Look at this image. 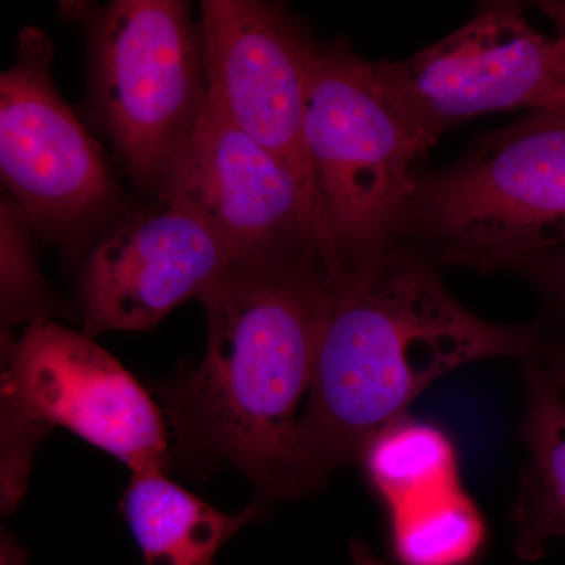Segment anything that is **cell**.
<instances>
[{
  "instance_id": "obj_1",
  "label": "cell",
  "mask_w": 565,
  "mask_h": 565,
  "mask_svg": "<svg viewBox=\"0 0 565 565\" xmlns=\"http://www.w3.org/2000/svg\"><path fill=\"white\" fill-rule=\"evenodd\" d=\"M537 326L479 318L446 289L429 259L394 245L329 273L313 384L297 424V492L322 484L435 381L497 356L537 359Z\"/></svg>"
},
{
  "instance_id": "obj_2",
  "label": "cell",
  "mask_w": 565,
  "mask_h": 565,
  "mask_svg": "<svg viewBox=\"0 0 565 565\" xmlns=\"http://www.w3.org/2000/svg\"><path fill=\"white\" fill-rule=\"evenodd\" d=\"M200 300L202 363L159 388L178 452L203 467L233 465L270 500L299 494L297 424L329 302L322 256L236 262Z\"/></svg>"
},
{
  "instance_id": "obj_3",
  "label": "cell",
  "mask_w": 565,
  "mask_h": 565,
  "mask_svg": "<svg viewBox=\"0 0 565 565\" xmlns=\"http://www.w3.org/2000/svg\"><path fill=\"white\" fill-rule=\"evenodd\" d=\"M397 239L430 263L497 273L565 247V117L534 110L419 181Z\"/></svg>"
},
{
  "instance_id": "obj_4",
  "label": "cell",
  "mask_w": 565,
  "mask_h": 565,
  "mask_svg": "<svg viewBox=\"0 0 565 565\" xmlns=\"http://www.w3.org/2000/svg\"><path fill=\"white\" fill-rule=\"evenodd\" d=\"M303 139L338 266L397 245L423 178L419 163L434 143L390 102L373 63L343 41L311 58Z\"/></svg>"
},
{
  "instance_id": "obj_5",
  "label": "cell",
  "mask_w": 565,
  "mask_h": 565,
  "mask_svg": "<svg viewBox=\"0 0 565 565\" xmlns=\"http://www.w3.org/2000/svg\"><path fill=\"white\" fill-rule=\"evenodd\" d=\"M62 427L125 463L166 471L172 457L158 405L87 333L43 321L2 334V508L28 486L33 449Z\"/></svg>"
},
{
  "instance_id": "obj_6",
  "label": "cell",
  "mask_w": 565,
  "mask_h": 565,
  "mask_svg": "<svg viewBox=\"0 0 565 565\" xmlns=\"http://www.w3.org/2000/svg\"><path fill=\"white\" fill-rule=\"evenodd\" d=\"M93 106L137 184L154 193L206 103L202 36L188 2L79 3Z\"/></svg>"
},
{
  "instance_id": "obj_7",
  "label": "cell",
  "mask_w": 565,
  "mask_h": 565,
  "mask_svg": "<svg viewBox=\"0 0 565 565\" xmlns=\"http://www.w3.org/2000/svg\"><path fill=\"white\" fill-rule=\"evenodd\" d=\"M373 63L390 102L426 139L479 115L565 106V52L511 0L479 3L462 28L404 61Z\"/></svg>"
},
{
  "instance_id": "obj_8",
  "label": "cell",
  "mask_w": 565,
  "mask_h": 565,
  "mask_svg": "<svg viewBox=\"0 0 565 565\" xmlns=\"http://www.w3.org/2000/svg\"><path fill=\"white\" fill-rule=\"evenodd\" d=\"M154 195L202 218L236 262L319 253L327 269L338 267L322 212L299 178L207 99Z\"/></svg>"
},
{
  "instance_id": "obj_9",
  "label": "cell",
  "mask_w": 565,
  "mask_h": 565,
  "mask_svg": "<svg viewBox=\"0 0 565 565\" xmlns=\"http://www.w3.org/2000/svg\"><path fill=\"white\" fill-rule=\"evenodd\" d=\"M54 50L35 28L18 36L0 76V173L41 236L74 243L117 214L120 193L102 148L51 77Z\"/></svg>"
},
{
  "instance_id": "obj_10",
  "label": "cell",
  "mask_w": 565,
  "mask_h": 565,
  "mask_svg": "<svg viewBox=\"0 0 565 565\" xmlns=\"http://www.w3.org/2000/svg\"><path fill=\"white\" fill-rule=\"evenodd\" d=\"M199 28L207 102L281 159L322 212L303 139L308 68L319 46L282 7L262 0H203Z\"/></svg>"
},
{
  "instance_id": "obj_11",
  "label": "cell",
  "mask_w": 565,
  "mask_h": 565,
  "mask_svg": "<svg viewBox=\"0 0 565 565\" xmlns=\"http://www.w3.org/2000/svg\"><path fill=\"white\" fill-rule=\"evenodd\" d=\"M234 263L221 237L192 212L158 203L134 214L85 258L84 333L150 330L178 305L200 299Z\"/></svg>"
},
{
  "instance_id": "obj_12",
  "label": "cell",
  "mask_w": 565,
  "mask_h": 565,
  "mask_svg": "<svg viewBox=\"0 0 565 565\" xmlns=\"http://www.w3.org/2000/svg\"><path fill=\"white\" fill-rule=\"evenodd\" d=\"M122 514L145 565H212L223 545L252 522L255 508L226 514L182 489L166 471L132 475Z\"/></svg>"
},
{
  "instance_id": "obj_13",
  "label": "cell",
  "mask_w": 565,
  "mask_h": 565,
  "mask_svg": "<svg viewBox=\"0 0 565 565\" xmlns=\"http://www.w3.org/2000/svg\"><path fill=\"white\" fill-rule=\"evenodd\" d=\"M526 412L523 440L530 465L514 508L515 550L534 561L546 542L565 537V397L544 363L525 360Z\"/></svg>"
},
{
  "instance_id": "obj_14",
  "label": "cell",
  "mask_w": 565,
  "mask_h": 565,
  "mask_svg": "<svg viewBox=\"0 0 565 565\" xmlns=\"http://www.w3.org/2000/svg\"><path fill=\"white\" fill-rule=\"evenodd\" d=\"M386 512L460 486L448 435L405 415L375 434L359 457Z\"/></svg>"
},
{
  "instance_id": "obj_15",
  "label": "cell",
  "mask_w": 565,
  "mask_h": 565,
  "mask_svg": "<svg viewBox=\"0 0 565 565\" xmlns=\"http://www.w3.org/2000/svg\"><path fill=\"white\" fill-rule=\"evenodd\" d=\"M399 565H470L484 548L487 526L462 484L388 512Z\"/></svg>"
},
{
  "instance_id": "obj_16",
  "label": "cell",
  "mask_w": 565,
  "mask_h": 565,
  "mask_svg": "<svg viewBox=\"0 0 565 565\" xmlns=\"http://www.w3.org/2000/svg\"><path fill=\"white\" fill-rule=\"evenodd\" d=\"M31 222L9 195L0 206V319L2 333L62 316L57 297L40 273Z\"/></svg>"
},
{
  "instance_id": "obj_17",
  "label": "cell",
  "mask_w": 565,
  "mask_h": 565,
  "mask_svg": "<svg viewBox=\"0 0 565 565\" xmlns=\"http://www.w3.org/2000/svg\"><path fill=\"white\" fill-rule=\"evenodd\" d=\"M526 278L561 310H565V247L512 259L498 267Z\"/></svg>"
},
{
  "instance_id": "obj_18",
  "label": "cell",
  "mask_w": 565,
  "mask_h": 565,
  "mask_svg": "<svg viewBox=\"0 0 565 565\" xmlns=\"http://www.w3.org/2000/svg\"><path fill=\"white\" fill-rule=\"evenodd\" d=\"M539 359H545V370L565 393V338L555 344H545Z\"/></svg>"
},
{
  "instance_id": "obj_19",
  "label": "cell",
  "mask_w": 565,
  "mask_h": 565,
  "mask_svg": "<svg viewBox=\"0 0 565 565\" xmlns=\"http://www.w3.org/2000/svg\"><path fill=\"white\" fill-rule=\"evenodd\" d=\"M539 10L552 21V24L555 25L556 36L555 39L559 41L561 46L564 47L565 52V0H544V2L535 3ZM557 114L564 115L565 117V106L561 110H555Z\"/></svg>"
},
{
  "instance_id": "obj_20",
  "label": "cell",
  "mask_w": 565,
  "mask_h": 565,
  "mask_svg": "<svg viewBox=\"0 0 565 565\" xmlns=\"http://www.w3.org/2000/svg\"><path fill=\"white\" fill-rule=\"evenodd\" d=\"M29 552L11 535L3 533L0 541V565H28Z\"/></svg>"
},
{
  "instance_id": "obj_21",
  "label": "cell",
  "mask_w": 565,
  "mask_h": 565,
  "mask_svg": "<svg viewBox=\"0 0 565 565\" xmlns=\"http://www.w3.org/2000/svg\"><path fill=\"white\" fill-rule=\"evenodd\" d=\"M352 565H390L371 552L370 546L363 542L353 541L351 545Z\"/></svg>"
}]
</instances>
